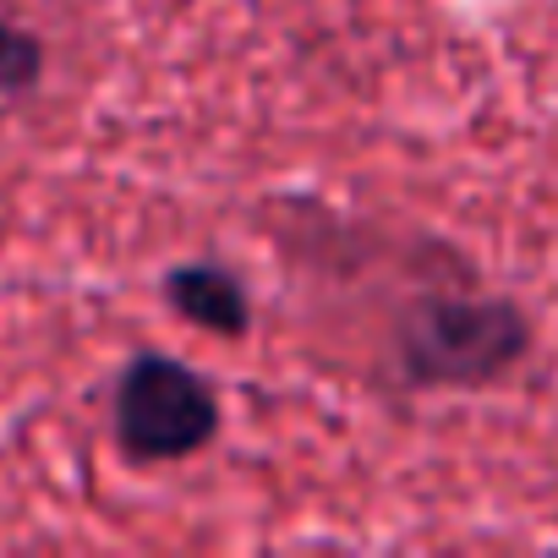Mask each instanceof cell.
Instances as JSON below:
<instances>
[{"instance_id": "6da1fadb", "label": "cell", "mask_w": 558, "mask_h": 558, "mask_svg": "<svg viewBox=\"0 0 558 558\" xmlns=\"http://www.w3.org/2000/svg\"><path fill=\"white\" fill-rule=\"evenodd\" d=\"M531 313L493 291H422L400 329L395 362L411 389H493L531 356Z\"/></svg>"}, {"instance_id": "7a4b0ae2", "label": "cell", "mask_w": 558, "mask_h": 558, "mask_svg": "<svg viewBox=\"0 0 558 558\" xmlns=\"http://www.w3.org/2000/svg\"><path fill=\"white\" fill-rule=\"evenodd\" d=\"M219 422H225V405H219L214 378H203L181 356L137 351L116 373L110 427H116V444L132 465L192 460L219 438Z\"/></svg>"}, {"instance_id": "3957f363", "label": "cell", "mask_w": 558, "mask_h": 558, "mask_svg": "<svg viewBox=\"0 0 558 558\" xmlns=\"http://www.w3.org/2000/svg\"><path fill=\"white\" fill-rule=\"evenodd\" d=\"M159 296L197 329L219 335V340H241L252 329V296L241 286V274H230L225 263H175L159 279Z\"/></svg>"}, {"instance_id": "277c9868", "label": "cell", "mask_w": 558, "mask_h": 558, "mask_svg": "<svg viewBox=\"0 0 558 558\" xmlns=\"http://www.w3.org/2000/svg\"><path fill=\"white\" fill-rule=\"evenodd\" d=\"M45 77V39L23 23L0 17V99H17Z\"/></svg>"}]
</instances>
